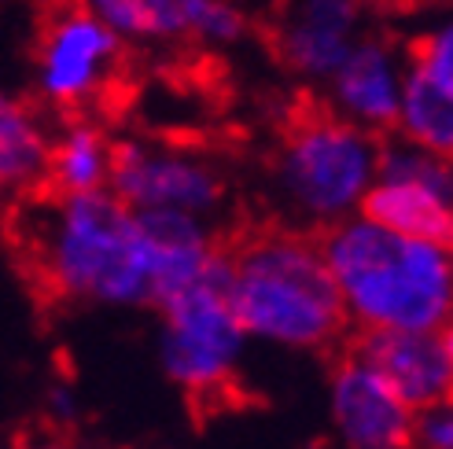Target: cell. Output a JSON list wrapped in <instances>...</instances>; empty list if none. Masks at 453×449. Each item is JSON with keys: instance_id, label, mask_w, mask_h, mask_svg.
<instances>
[{"instance_id": "cell-2", "label": "cell", "mask_w": 453, "mask_h": 449, "mask_svg": "<svg viewBox=\"0 0 453 449\" xmlns=\"http://www.w3.org/2000/svg\"><path fill=\"white\" fill-rule=\"evenodd\" d=\"M321 255L343 313L365 331H439L453 317V262L439 240L398 236L354 214L332 224Z\"/></svg>"}, {"instance_id": "cell-13", "label": "cell", "mask_w": 453, "mask_h": 449, "mask_svg": "<svg viewBox=\"0 0 453 449\" xmlns=\"http://www.w3.org/2000/svg\"><path fill=\"white\" fill-rule=\"evenodd\" d=\"M81 8L96 15L119 41L173 44L199 37L214 0H81Z\"/></svg>"}, {"instance_id": "cell-12", "label": "cell", "mask_w": 453, "mask_h": 449, "mask_svg": "<svg viewBox=\"0 0 453 449\" xmlns=\"http://www.w3.org/2000/svg\"><path fill=\"white\" fill-rule=\"evenodd\" d=\"M357 357H365L410 409L453 394V369L439 331H365Z\"/></svg>"}, {"instance_id": "cell-1", "label": "cell", "mask_w": 453, "mask_h": 449, "mask_svg": "<svg viewBox=\"0 0 453 449\" xmlns=\"http://www.w3.org/2000/svg\"><path fill=\"white\" fill-rule=\"evenodd\" d=\"M37 277L56 295L100 306L158 299V265L148 214L129 210L115 192L59 195L30 221Z\"/></svg>"}, {"instance_id": "cell-18", "label": "cell", "mask_w": 453, "mask_h": 449, "mask_svg": "<svg viewBox=\"0 0 453 449\" xmlns=\"http://www.w3.org/2000/svg\"><path fill=\"white\" fill-rule=\"evenodd\" d=\"M417 66H424L427 74H435L439 81H446L453 88V15L446 22H439V27L420 41Z\"/></svg>"}, {"instance_id": "cell-17", "label": "cell", "mask_w": 453, "mask_h": 449, "mask_svg": "<svg viewBox=\"0 0 453 449\" xmlns=\"http://www.w3.org/2000/svg\"><path fill=\"white\" fill-rule=\"evenodd\" d=\"M410 445H417V449H453V394L432 401V406H424V409H413Z\"/></svg>"}, {"instance_id": "cell-7", "label": "cell", "mask_w": 453, "mask_h": 449, "mask_svg": "<svg viewBox=\"0 0 453 449\" xmlns=\"http://www.w3.org/2000/svg\"><path fill=\"white\" fill-rule=\"evenodd\" d=\"M111 188L137 214H185L207 217L221 203V177L196 151L166 144L115 148Z\"/></svg>"}, {"instance_id": "cell-14", "label": "cell", "mask_w": 453, "mask_h": 449, "mask_svg": "<svg viewBox=\"0 0 453 449\" xmlns=\"http://www.w3.org/2000/svg\"><path fill=\"white\" fill-rule=\"evenodd\" d=\"M395 126L405 144L453 163V88L417 63L405 71Z\"/></svg>"}, {"instance_id": "cell-24", "label": "cell", "mask_w": 453, "mask_h": 449, "mask_svg": "<svg viewBox=\"0 0 453 449\" xmlns=\"http://www.w3.org/2000/svg\"><path fill=\"white\" fill-rule=\"evenodd\" d=\"M446 251H449V262H453V224H449V232H446Z\"/></svg>"}, {"instance_id": "cell-20", "label": "cell", "mask_w": 453, "mask_h": 449, "mask_svg": "<svg viewBox=\"0 0 453 449\" xmlns=\"http://www.w3.org/2000/svg\"><path fill=\"white\" fill-rule=\"evenodd\" d=\"M439 343H442V354H446V361H449V369H453V317L439 328Z\"/></svg>"}, {"instance_id": "cell-9", "label": "cell", "mask_w": 453, "mask_h": 449, "mask_svg": "<svg viewBox=\"0 0 453 449\" xmlns=\"http://www.w3.org/2000/svg\"><path fill=\"white\" fill-rule=\"evenodd\" d=\"M332 423L350 449H405L413 409L365 357H350L332 376Z\"/></svg>"}, {"instance_id": "cell-4", "label": "cell", "mask_w": 453, "mask_h": 449, "mask_svg": "<svg viewBox=\"0 0 453 449\" xmlns=\"http://www.w3.org/2000/svg\"><path fill=\"white\" fill-rule=\"evenodd\" d=\"M376 173V141L335 115H310L291 126L273 166L284 207L296 217L328 229L361 214Z\"/></svg>"}, {"instance_id": "cell-16", "label": "cell", "mask_w": 453, "mask_h": 449, "mask_svg": "<svg viewBox=\"0 0 453 449\" xmlns=\"http://www.w3.org/2000/svg\"><path fill=\"white\" fill-rule=\"evenodd\" d=\"M49 137L22 103L0 93V188L34 185L49 170Z\"/></svg>"}, {"instance_id": "cell-19", "label": "cell", "mask_w": 453, "mask_h": 449, "mask_svg": "<svg viewBox=\"0 0 453 449\" xmlns=\"http://www.w3.org/2000/svg\"><path fill=\"white\" fill-rule=\"evenodd\" d=\"M240 34H243V15L229 4V0H214V8L207 11V19H203L196 41H203V44H233Z\"/></svg>"}, {"instance_id": "cell-5", "label": "cell", "mask_w": 453, "mask_h": 449, "mask_svg": "<svg viewBox=\"0 0 453 449\" xmlns=\"http://www.w3.org/2000/svg\"><path fill=\"white\" fill-rule=\"evenodd\" d=\"M158 309H163V365L170 379L192 394L221 391L236 372L247 343V331L229 299L225 258L166 295Z\"/></svg>"}, {"instance_id": "cell-3", "label": "cell", "mask_w": 453, "mask_h": 449, "mask_svg": "<svg viewBox=\"0 0 453 449\" xmlns=\"http://www.w3.org/2000/svg\"><path fill=\"white\" fill-rule=\"evenodd\" d=\"M229 265V299L247 339L313 350L332 343L347 313L321 243L296 232L247 240Z\"/></svg>"}, {"instance_id": "cell-23", "label": "cell", "mask_w": 453, "mask_h": 449, "mask_svg": "<svg viewBox=\"0 0 453 449\" xmlns=\"http://www.w3.org/2000/svg\"><path fill=\"white\" fill-rule=\"evenodd\" d=\"M19 449H56L52 442H27V445H19Z\"/></svg>"}, {"instance_id": "cell-8", "label": "cell", "mask_w": 453, "mask_h": 449, "mask_svg": "<svg viewBox=\"0 0 453 449\" xmlns=\"http://www.w3.org/2000/svg\"><path fill=\"white\" fill-rule=\"evenodd\" d=\"M119 37L85 8H71L44 30L37 49V85L52 103L93 100L115 71Z\"/></svg>"}, {"instance_id": "cell-11", "label": "cell", "mask_w": 453, "mask_h": 449, "mask_svg": "<svg viewBox=\"0 0 453 449\" xmlns=\"http://www.w3.org/2000/svg\"><path fill=\"white\" fill-rule=\"evenodd\" d=\"M357 15L350 0H291L277 27L280 59L310 81H328L361 41Z\"/></svg>"}, {"instance_id": "cell-15", "label": "cell", "mask_w": 453, "mask_h": 449, "mask_svg": "<svg viewBox=\"0 0 453 449\" xmlns=\"http://www.w3.org/2000/svg\"><path fill=\"white\" fill-rule=\"evenodd\" d=\"M115 148L104 141V133L93 126H71L49 148V170L59 195H93L107 192Z\"/></svg>"}, {"instance_id": "cell-21", "label": "cell", "mask_w": 453, "mask_h": 449, "mask_svg": "<svg viewBox=\"0 0 453 449\" xmlns=\"http://www.w3.org/2000/svg\"><path fill=\"white\" fill-rule=\"evenodd\" d=\"M52 406H56V413H59V416H66V413L74 409V398L66 394V391H56V394H52Z\"/></svg>"}, {"instance_id": "cell-6", "label": "cell", "mask_w": 453, "mask_h": 449, "mask_svg": "<svg viewBox=\"0 0 453 449\" xmlns=\"http://www.w3.org/2000/svg\"><path fill=\"white\" fill-rule=\"evenodd\" d=\"M361 217L413 240H439L453 224V163L413 144L380 151V173L361 203Z\"/></svg>"}, {"instance_id": "cell-10", "label": "cell", "mask_w": 453, "mask_h": 449, "mask_svg": "<svg viewBox=\"0 0 453 449\" xmlns=\"http://www.w3.org/2000/svg\"><path fill=\"white\" fill-rule=\"evenodd\" d=\"M410 66L391 49L388 41L361 37L354 52L339 63V71L328 78L335 118H343L357 129H383L395 126L402 85Z\"/></svg>"}, {"instance_id": "cell-22", "label": "cell", "mask_w": 453, "mask_h": 449, "mask_svg": "<svg viewBox=\"0 0 453 449\" xmlns=\"http://www.w3.org/2000/svg\"><path fill=\"white\" fill-rule=\"evenodd\" d=\"M350 4H354L357 11H361V8H376V11H380V8H398L402 0H350Z\"/></svg>"}]
</instances>
